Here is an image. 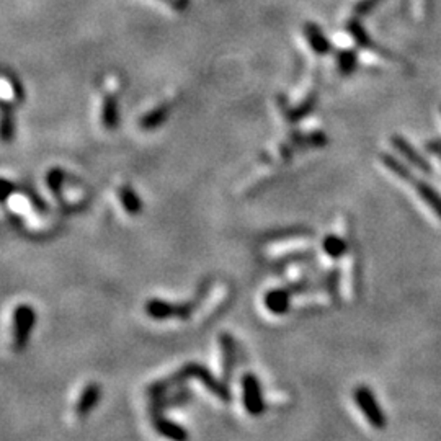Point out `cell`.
Segmentation results:
<instances>
[{
    "label": "cell",
    "mask_w": 441,
    "mask_h": 441,
    "mask_svg": "<svg viewBox=\"0 0 441 441\" xmlns=\"http://www.w3.org/2000/svg\"><path fill=\"white\" fill-rule=\"evenodd\" d=\"M312 236V232L303 226H291L283 227V229H276L273 232L265 234V240H284V239H299V237Z\"/></svg>",
    "instance_id": "19"
},
{
    "label": "cell",
    "mask_w": 441,
    "mask_h": 441,
    "mask_svg": "<svg viewBox=\"0 0 441 441\" xmlns=\"http://www.w3.org/2000/svg\"><path fill=\"white\" fill-rule=\"evenodd\" d=\"M306 40L317 56H326L331 52V43H328L327 38L322 35V31L317 27H306Z\"/></svg>",
    "instance_id": "16"
},
{
    "label": "cell",
    "mask_w": 441,
    "mask_h": 441,
    "mask_svg": "<svg viewBox=\"0 0 441 441\" xmlns=\"http://www.w3.org/2000/svg\"><path fill=\"white\" fill-rule=\"evenodd\" d=\"M10 87H12V92H13V96H15V100L18 101V103H22L23 100H25V90H23V85L20 80H17L15 77H10Z\"/></svg>",
    "instance_id": "25"
},
{
    "label": "cell",
    "mask_w": 441,
    "mask_h": 441,
    "mask_svg": "<svg viewBox=\"0 0 441 441\" xmlns=\"http://www.w3.org/2000/svg\"><path fill=\"white\" fill-rule=\"evenodd\" d=\"M353 399L358 409L363 412L365 419L370 421L371 426H375L376 430H384L387 425V419L382 412L379 402H377L375 392L365 384H360L353 391Z\"/></svg>",
    "instance_id": "3"
},
{
    "label": "cell",
    "mask_w": 441,
    "mask_h": 441,
    "mask_svg": "<svg viewBox=\"0 0 441 441\" xmlns=\"http://www.w3.org/2000/svg\"><path fill=\"white\" fill-rule=\"evenodd\" d=\"M407 183L414 185L417 195L420 196V200L424 201L425 205L428 206L430 210L433 211L435 215L441 219V195H440V191L436 190L435 187H431L428 182L420 180L419 177H415V173L412 175V178Z\"/></svg>",
    "instance_id": "8"
},
{
    "label": "cell",
    "mask_w": 441,
    "mask_h": 441,
    "mask_svg": "<svg viewBox=\"0 0 441 441\" xmlns=\"http://www.w3.org/2000/svg\"><path fill=\"white\" fill-rule=\"evenodd\" d=\"M425 152L431 154V156H441V138L440 139H430L424 143Z\"/></svg>",
    "instance_id": "26"
},
{
    "label": "cell",
    "mask_w": 441,
    "mask_h": 441,
    "mask_svg": "<svg viewBox=\"0 0 441 441\" xmlns=\"http://www.w3.org/2000/svg\"><path fill=\"white\" fill-rule=\"evenodd\" d=\"M440 110H441V106H440Z\"/></svg>",
    "instance_id": "28"
},
{
    "label": "cell",
    "mask_w": 441,
    "mask_h": 441,
    "mask_svg": "<svg viewBox=\"0 0 441 441\" xmlns=\"http://www.w3.org/2000/svg\"><path fill=\"white\" fill-rule=\"evenodd\" d=\"M12 326V345L17 353H23L30 345L31 333L38 322L36 309L28 303L18 304L13 311Z\"/></svg>",
    "instance_id": "2"
},
{
    "label": "cell",
    "mask_w": 441,
    "mask_h": 441,
    "mask_svg": "<svg viewBox=\"0 0 441 441\" xmlns=\"http://www.w3.org/2000/svg\"><path fill=\"white\" fill-rule=\"evenodd\" d=\"M208 289H210V284L203 283L200 286V291H198L196 299L188 303H168L162 301V299H149L145 303L144 311L149 317L154 319V321H167V319H188L193 314V311L198 308V304L201 303V299L206 296Z\"/></svg>",
    "instance_id": "1"
},
{
    "label": "cell",
    "mask_w": 441,
    "mask_h": 441,
    "mask_svg": "<svg viewBox=\"0 0 441 441\" xmlns=\"http://www.w3.org/2000/svg\"><path fill=\"white\" fill-rule=\"evenodd\" d=\"M25 195H27L28 198H30L31 205L35 206L36 211H40V212H46V211H48V205H46L45 201H43V198H41L40 195H38V193H36L35 190H30V188H28Z\"/></svg>",
    "instance_id": "24"
},
{
    "label": "cell",
    "mask_w": 441,
    "mask_h": 441,
    "mask_svg": "<svg viewBox=\"0 0 441 441\" xmlns=\"http://www.w3.org/2000/svg\"><path fill=\"white\" fill-rule=\"evenodd\" d=\"M118 198L123 210L129 216H139L143 212V200H140L139 195L131 185H121L118 190Z\"/></svg>",
    "instance_id": "14"
},
{
    "label": "cell",
    "mask_w": 441,
    "mask_h": 441,
    "mask_svg": "<svg viewBox=\"0 0 441 441\" xmlns=\"http://www.w3.org/2000/svg\"><path fill=\"white\" fill-rule=\"evenodd\" d=\"M316 100H317L316 94H311V95H308L301 103L294 106V108H289V106L284 103V99H283V103H281V100H280V106H281V111H283L284 118L288 120L289 123H298V121L306 118V116L314 110V106H316Z\"/></svg>",
    "instance_id": "13"
},
{
    "label": "cell",
    "mask_w": 441,
    "mask_h": 441,
    "mask_svg": "<svg viewBox=\"0 0 441 441\" xmlns=\"http://www.w3.org/2000/svg\"><path fill=\"white\" fill-rule=\"evenodd\" d=\"M391 145L392 149L402 156L407 161V164H410L412 167L419 168L420 172L426 173V175H433V166L426 161L424 154H420L417 149L412 145L409 140H407L404 136L400 134H394L391 138Z\"/></svg>",
    "instance_id": "5"
},
{
    "label": "cell",
    "mask_w": 441,
    "mask_h": 441,
    "mask_svg": "<svg viewBox=\"0 0 441 441\" xmlns=\"http://www.w3.org/2000/svg\"><path fill=\"white\" fill-rule=\"evenodd\" d=\"M168 115H171V105H167V103L159 105L154 110L147 111V113L139 120L140 128H143L144 131L157 129L159 126H162L164 123H166Z\"/></svg>",
    "instance_id": "15"
},
{
    "label": "cell",
    "mask_w": 441,
    "mask_h": 441,
    "mask_svg": "<svg viewBox=\"0 0 441 441\" xmlns=\"http://www.w3.org/2000/svg\"><path fill=\"white\" fill-rule=\"evenodd\" d=\"M17 134L15 106L8 101H0V143L12 144Z\"/></svg>",
    "instance_id": "7"
},
{
    "label": "cell",
    "mask_w": 441,
    "mask_h": 441,
    "mask_svg": "<svg viewBox=\"0 0 441 441\" xmlns=\"http://www.w3.org/2000/svg\"><path fill=\"white\" fill-rule=\"evenodd\" d=\"M356 52L352 50H342V52L337 57L338 71H340L343 75H350L352 72L356 69Z\"/></svg>",
    "instance_id": "20"
},
{
    "label": "cell",
    "mask_w": 441,
    "mask_h": 441,
    "mask_svg": "<svg viewBox=\"0 0 441 441\" xmlns=\"http://www.w3.org/2000/svg\"><path fill=\"white\" fill-rule=\"evenodd\" d=\"M242 386V404L247 414L252 417H260L263 414L266 405L263 399V392H261V386L256 375L254 373H245L240 379Z\"/></svg>",
    "instance_id": "4"
},
{
    "label": "cell",
    "mask_w": 441,
    "mask_h": 441,
    "mask_svg": "<svg viewBox=\"0 0 441 441\" xmlns=\"http://www.w3.org/2000/svg\"><path fill=\"white\" fill-rule=\"evenodd\" d=\"M440 157H441V156H440Z\"/></svg>",
    "instance_id": "29"
},
{
    "label": "cell",
    "mask_w": 441,
    "mask_h": 441,
    "mask_svg": "<svg viewBox=\"0 0 441 441\" xmlns=\"http://www.w3.org/2000/svg\"><path fill=\"white\" fill-rule=\"evenodd\" d=\"M67 180H69V175L59 167L51 168V171L46 173V185L57 200H62V191H64V185Z\"/></svg>",
    "instance_id": "17"
},
{
    "label": "cell",
    "mask_w": 441,
    "mask_h": 441,
    "mask_svg": "<svg viewBox=\"0 0 441 441\" xmlns=\"http://www.w3.org/2000/svg\"><path fill=\"white\" fill-rule=\"evenodd\" d=\"M338 278H340V271H338V268L331 270V273H328L326 278V286L333 299L338 298Z\"/></svg>",
    "instance_id": "23"
},
{
    "label": "cell",
    "mask_w": 441,
    "mask_h": 441,
    "mask_svg": "<svg viewBox=\"0 0 441 441\" xmlns=\"http://www.w3.org/2000/svg\"><path fill=\"white\" fill-rule=\"evenodd\" d=\"M327 136L322 131H312L308 136H304V144L311 145V147H324L327 144Z\"/></svg>",
    "instance_id": "22"
},
{
    "label": "cell",
    "mask_w": 441,
    "mask_h": 441,
    "mask_svg": "<svg viewBox=\"0 0 441 441\" xmlns=\"http://www.w3.org/2000/svg\"><path fill=\"white\" fill-rule=\"evenodd\" d=\"M101 396H103L101 384H99V382H95V381L89 382V384H87L84 389H82L79 399H77L75 415L79 417L80 420L87 419V417L92 414V410H94L95 407L100 404Z\"/></svg>",
    "instance_id": "6"
},
{
    "label": "cell",
    "mask_w": 441,
    "mask_h": 441,
    "mask_svg": "<svg viewBox=\"0 0 441 441\" xmlns=\"http://www.w3.org/2000/svg\"><path fill=\"white\" fill-rule=\"evenodd\" d=\"M17 190H18V187L12 180H7V178L0 177V205L7 203L8 198H10Z\"/></svg>",
    "instance_id": "21"
},
{
    "label": "cell",
    "mask_w": 441,
    "mask_h": 441,
    "mask_svg": "<svg viewBox=\"0 0 441 441\" xmlns=\"http://www.w3.org/2000/svg\"><path fill=\"white\" fill-rule=\"evenodd\" d=\"M171 3L173 8H177V10H183V8L187 7L188 0H171Z\"/></svg>",
    "instance_id": "27"
},
{
    "label": "cell",
    "mask_w": 441,
    "mask_h": 441,
    "mask_svg": "<svg viewBox=\"0 0 441 441\" xmlns=\"http://www.w3.org/2000/svg\"><path fill=\"white\" fill-rule=\"evenodd\" d=\"M221 352H222V376L227 384H231L232 373H234L236 363H237V347L234 338L231 333H221L219 337Z\"/></svg>",
    "instance_id": "10"
},
{
    "label": "cell",
    "mask_w": 441,
    "mask_h": 441,
    "mask_svg": "<svg viewBox=\"0 0 441 441\" xmlns=\"http://www.w3.org/2000/svg\"><path fill=\"white\" fill-rule=\"evenodd\" d=\"M322 249L324 252H326V255L331 256L332 260H338V259H342L343 255H347L348 242L335 234H331L324 239Z\"/></svg>",
    "instance_id": "18"
},
{
    "label": "cell",
    "mask_w": 441,
    "mask_h": 441,
    "mask_svg": "<svg viewBox=\"0 0 441 441\" xmlns=\"http://www.w3.org/2000/svg\"><path fill=\"white\" fill-rule=\"evenodd\" d=\"M152 424L157 433L166 436V438H171L175 441H185L188 436H190V433H188L182 425H178L177 421H173V420L166 419V417H162L161 414L154 415Z\"/></svg>",
    "instance_id": "11"
},
{
    "label": "cell",
    "mask_w": 441,
    "mask_h": 441,
    "mask_svg": "<svg viewBox=\"0 0 441 441\" xmlns=\"http://www.w3.org/2000/svg\"><path fill=\"white\" fill-rule=\"evenodd\" d=\"M291 291L284 288H275L265 293L263 304L273 316H284L291 309Z\"/></svg>",
    "instance_id": "9"
},
{
    "label": "cell",
    "mask_w": 441,
    "mask_h": 441,
    "mask_svg": "<svg viewBox=\"0 0 441 441\" xmlns=\"http://www.w3.org/2000/svg\"><path fill=\"white\" fill-rule=\"evenodd\" d=\"M101 123L105 129L115 131L120 124V103L118 96L115 94H106L103 96V103H101Z\"/></svg>",
    "instance_id": "12"
}]
</instances>
